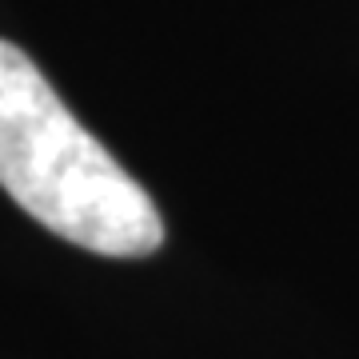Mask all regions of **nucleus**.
<instances>
[{"label":"nucleus","mask_w":359,"mask_h":359,"mask_svg":"<svg viewBox=\"0 0 359 359\" xmlns=\"http://www.w3.org/2000/svg\"><path fill=\"white\" fill-rule=\"evenodd\" d=\"M0 188L36 224L96 256L140 259L164 244L152 196L8 40H0Z\"/></svg>","instance_id":"f257e3e1"}]
</instances>
